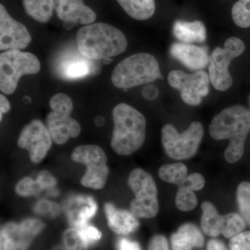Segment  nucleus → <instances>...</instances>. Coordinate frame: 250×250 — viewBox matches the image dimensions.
I'll return each instance as SVG.
<instances>
[{
  "label": "nucleus",
  "instance_id": "f257e3e1",
  "mask_svg": "<svg viewBox=\"0 0 250 250\" xmlns=\"http://www.w3.org/2000/svg\"><path fill=\"white\" fill-rule=\"evenodd\" d=\"M209 132L217 141L229 140L225 158L229 164H234L244 154L245 142L250 132V110L238 105L225 108L212 120Z\"/></svg>",
  "mask_w": 250,
  "mask_h": 250
},
{
  "label": "nucleus",
  "instance_id": "f03ea898",
  "mask_svg": "<svg viewBox=\"0 0 250 250\" xmlns=\"http://www.w3.org/2000/svg\"><path fill=\"white\" fill-rule=\"evenodd\" d=\"M77 42L81 54L92 60L111 58L123 53L127 47L125 34L118 28L103 22L79 29Z\"/></svg>",
  "mask_w": 250,
  "mask_h": 250
},
{
  "label": "nucleus",
  "instance_id": "7ed1b4c3",
  "mask_svg": "<svg viewBox=\"0 0 250 250\" xmlns=\"http://www.w3.org/2000/svg\"><path fill=\"white\" fill-rule=\"evenodd\" d=\"M114 122L111 146L119 155L128 156L142 147L146 139V120L142 113L126 104L113 108Z\"/></svg>",
  "mask_w": 250,
  "mask_h": 250
},
{
  "label": "nucleus",
  "instance_id": "20e7f679",
  "mask_svg": "<svg viewBox=\"0 0 250 250\" xmlns=\"http://www.w3.org/2000/svg\"><path fill=\"white\" fill-rule=\"evenodd\" d=\"M162 80L159 62L154 56L139 53L129 56L117 65L112 73V83L117 88L128 89Z\"/></svg>",
  "mask_w": 250,
  "mask_h": 250
},
{
  "label": "nucleus",
  "instance_id": "39448f33",
  "mask_svg": "<svg viewBox=\"0 0 250 250\" xmlns=\"http://www.w3.org/2000/svg\"><path fill=\"white\" fill-rule=\"evenodd\" d=\"M41 70V62L34 54L19 49H9L0 55V89L11 95L17 88L22 75H34Z\"/></svg>",
  "mask_w": 250,
  "mask_h": 250
},
{
  "label": "nucleus",
  "instance_id": "423d86ee",
  "mask_svg": "<svg viewBox=\"0 0 250 250\" xmlns=\"http://www.w3.org/2000/svg\"><path fill=\"white\" fill-rule=\"evenodd\" d=\"M52 111L47 115V129L52 141L58 145L65 144L70 138H76L81 132L78 122L70 118L73 103L64 93L56 94L49 102Z\"/></svg>",
  "mask_w": 250,
  "mask_h": 250
},
{
  "label": "nucleus",
  "instance_id": "0eeeda50",
  "mask_svg": "<svg viewBox=\"0 0 250 250\" xmlns=\"http://www.w3.org/2000/svg\"><path fill=\"white\" fill-rule=\"evenodd\" d=\"M128 184L135 195L130 204L131 213L141 218H152L159 212L157 188L152 176L142 169L131 171Z\"/></svg>",
  "mask_w": 250,
  "mask_h": 250
},
{
  "label": "nucleus",
  "instance_id": "6e6552de",
  "mask_svg": "<svg viewBox=\"0 0 250 250\" xmlns=\"http://www.w3.org/2000/svg\"><path fill=\"white\" fill-rule=\"evenodd\" d=\"M161 136L167 155L176 160H184L196 154L204 136V128L201 123L193 122L179 134L172 125H166L162 128Z\"/></svg>",
  "mask_w": 250,
  "mask_h": 250
},
{
  "label": "nucleus",
  "instance_id": "1a4fd4ad",
  "mask_svg": "<svg viewBox=\"0 0 250 250\" xmlns=\"http://www.w3.org/2000/svg\"><path fill=\"white\" fill-rule=\"evenodd\" d=\"M74 161L86 166L84 175L81 179L83 187L100 190L107 182L109 170L107 156L101 147L95 145L78 146L71 154Z\"/></svg>",
  "mask_w": 250,
  "mask_h": 250
},
{
  "label": "nucleus",
  "instance_id": "9d476101",
  "mask_svg": "<svg viewBox=\"0 0 250 250\" xmlns=\"http://www.w3.org/2000/svg\"><path fill=\"white\" fill-rule=\"evenodd\" d=\"M246 49L244 42L238 38L231 37L225 42L224 47H216L209 58L208 76L215 89L226 91L233 84L229 66L233 59L239 57Z\"/></svg>",
  "mask_w": 250,
  "mask_h": 250
},
{
  "label": "nucleus",
  "instance_id": "9b49d317",
  "mask_svg": "<svg viewBox=\"0 0 250 250\" xmlns=\"http://www.w3.org/2000/svg\"><path fill=\"white\" fill-rule=\"evenodd\" d=\"M169 84L181 92L184 103L190 106H197L202 98L209 92L210 79L207 72L200 70L187 74L182 70H173L167 76Z\"/></svg>",
  "mask_w": 250,
  "mask_h": 250
},
{
  "label": "nucleus",
  "instance_id": "f8f14e48",
  "mask_svg": "<svg viewBox=\"0 0 250 250\" xmlns=\"http://www.w3.org/2000/svg\"><path fill=\"white\" fill-rule=\"evenodd\" d=\"M52 144L48 129L39 120H34L23 128L18 145L27 149L29 158L34 164H39L47 155Z\"/></svg>",
  "mask_w": 250,
  "mask_h": 250
},
{
  "label": "nucleus",
  "instance_id": "ddd939ff",
  "mask_svg": "<svg viewBox=\"0 0 250 250\" xmlns=\"http://www.w3.org/2000/svg\"><path fill=\"white\" fill-rule=\"evenodd\" d=\"M43 228V223L37 219H27L20 224H6L1 231V249L27 250Z\"/></svg>",
  "mask_w": 250,
  "mask_h": 250
},
{
  "label": "nucleus",
  "instance_id": "4468645a",
  "mask_svg": "<svg viewBox=\"0 0 250 250\" xmlns=\"http://www.w3.org/2000/svg\"><path fill=\"white\" fill-rule=\"evenodd\" d=\"M31 36L27 27L14 19L2 4H0V49L27 48Z\"/></svg>",
  "mask_w": 250,
  "mask_h": 250
},
{
  "label": "nucleus",
  "instance_id": "2eb2a0df",
  "mask_svg": "<svg viewBox=\"0 0 250 250\" xmlns=\"http://www.w3.org/2000/svg\"><path fill=\"white\" fill-rule=\"evenodd\" d=\"M54 10L66 30L78 24H93L97 18L95 11L85 5L83 0H55Z\"/></svg>",
  "mask_w": 250,
  "mask_h": 250
},
{
  "label": "nucleus",
  "instance_id": "dca6fc26",
  "mask_svg": "<svg viewBox=\"0 0 250 250\" xmlns=\"http://www.w3.org/2000/svg\"><path fill=\"white\" fill-rule=\"evenodd\" d=\"M170 54L190 70L200 71L205 68L209 62V57L204 47L188 43L172 44Z\"/></svg>",
  "mask_w": 250,
  "mask_h": 250
},
{
  "label": "nucleus",
  "instance_id": "f3484780",
  "mask_svg": "<svg viewBox=\"0 0 250 250\" xmlns=\"http://www.w3.org/2000/svg\"><path fill=\"white\" fill-rule=\"evenodd\" d=\"M98 210V205L93 197L77 195L68 200L66 214L69 223L75 228L87 225Z\"/></svg>",
  "mask_w": 250,
  "mask_h": 250
},
{
  "label": "nucleus",
  "instance_id": "a211bd4d",
  "mask_svg": "<svg viewBox=\"0 0 250 250\" xmlns=\"http://www.w3.org/2000/svg\"><path fill=\"white\" fill-rule=\"evenodd\" d=\"M104 209L108 227L117 234H129L139 228V221L131 212L118 209L110 203L105 205Z\"/></svg>",
  "mask_w": 250,
  "mask_h": 250
},
{
  "label": "nucleus",
  "instance_id": "6ab92c4d",
  "mask_svg": "<svg viewBox=\"0 0 250 250\" xmlns=\"http://www.w3.org/2000/svg\"><path fill=\"white\" fill-rule=\"evenodd\" d=\"M204 242L205 238L201 231L190 223L182 225L171 237L172 250H192L193 248H202Z\"/></svg>",
  "mask_w": 250,
  "mask_h": 250
},
{
  "label": "nucleus",
  "instance_id": "aec40b11",
  "mask_svg": "<svg viewBox=\"0 0 250 250\" xmlns=\"http://www.w3.org/2000/svg\"><path fill=\"white\" fill-rule=\"evenodd\" d=\"M174 36L184 43L204 42L207 39V31L202 21L194 22L175 21L173 25Z\"/></svg>",
  "mask_w": 250,
  "mask_h": 250
},
{
  "label": "nucleus",
  "instance_id": "412c9836",
  "mask_svg": "<svg viewBox=\"0 0 250 250\" xmlns=\"http://www.w3.org/2000/svg\"><path fill=\"white\" fill-rule=\"evenodd\" d=\"M89 59L75 56L62 61L59 66V71L63 78L68 80L83 78L92 71Z\"/></svg>",
  "mask_w": 250,
  "mask_h": 250
},
{
  "label": "nucleus",
  "instance_id": "4be33fe9",
  "mask_svg": "<svg viewBox=\"0 0 250 250\" xmlns=\"http://www.w3.org/2000/svg\"><path fill=\"white\" fill-rule=\"evenodd\" d=\"M130 17L137 21L152 18L156 9L154 0H117Z\"/></svg>",
  "mask_w": 250,
  "mask_h": 250
},
{
  "label": "nucleus",
  "instance_id": "5701e85b",
  "mask_svg": "<svg viewBox=\"0 0 250 250\" xmlns=\"http://www.w3.org/2000/svg\"><path fill=\"white\" fill-rule=\"evenodd\" d=\"M201 226L207 236L218 237L221 234L223 215H219L218 210L211 202H205L202 205Z\"/></svg>",
  "mask_w": 250,
  "mask_h": 250
},
{
  "label": "nucleus",
  "instance_id": "b1692460",
  "mask_svg": "<svg viewBox=\"0 0 250 250\" xmlns=\"http://www.w3.org/2000/svg\"><path fill=\"white\" fill-rule=\"evenodd\" d=\"M28 16L41 23L48 22L53 15L55 0H22Z\"/></svg>",
  "mask_w": 250,
  "mask_h": 250
},
{
  "label": "nucleus",
  "instance_id": "393cba45",
  "mask_svg": "<svg viewBox=\"0 0 250 250\" xmlns=\"http://www.w3.org/2000/svg\"><path fill=\"white\" fill-rule=\"evenodd\" d=\"M187 166L182 163L167 164L161 166L159 170V176L161 179L167 183L182 185L187 177Z\"/></svg>",
  "mask_w": 250,
  "mask_h": 250
},
{
  "label": "nucleus",
  "instance_id": "a878e982",
  "mask_svg": "<svg viewBox=\"0 0 250 250\" xmlns=\"http://www.w3.org/2000/svg\"><path fill=\"white\" fill-rule=\"evenodd\" d=\"M246 227V221L241 215L236 213H229L223 215L221 234L225 238H231L243 232Z\"/></svg>",
  "mask_w": 250,
  "mask_h": 250
},
{
  "label": "nucleus",
  "instance_id": "bb28decb",
  "mask_svg": "<svg viewBox=\"0 0 250 250\" xmlns=\"http://www.w3.org/2000/svg\"><path fill=\"white\" fill-rule=\"evenodd\" d=\"M233 22L241 28L250 27V0H239L231 10Z\"/></svg>",
  "mask_w": 250,
  "mask_h": 250
},
{
  "label": "nucleus",
  "instance_id": "cd10ccee",
  "mask_svg": "<svg viewBox=\"0 0 250 250\" xmlns=\"http://www.w3.org/2000/svg\"><path fill=\"white\" fill-rule=\"evenodd\" d=\"M175 204L178 209L190 211L196 207L197 199L193 190L185 186H180L176 195Z\"/></svg>",
  "mask_w": 250,
  "mask_h": 250
},
{
  "label": "nucleus",
  "instance_id": "c85d7f7f",
  "mask_svg": "<svg viewBox=\"0 0 250 250\" xmlns=\"http://www.w3.org/2000/svg\"><path fill=\"white\" fill-rule=\"evenodd\" d=\"M237 202L243 219L250 225V182H242L238 186Z\"/></svg>",
  "mask_w": 250,
  "mask_h": 250
},
{
  "label": "nucleus",
  "instance_id": "c756f323",
  "mask_svg": "<svg viewBox=\"0 0 250 250\" xmlns=\"http://www.w3.org/2000/svg\"><path fill=\"white\" fill-rule=\"evenodd\" d=\"M63 243L67 250H87L89 246L76 228L68 229L64 232Z\"/></svg>",
  "mask_w": 250,
  "mask_h": 250
},
{
  "label": "nucleus",
  "instance_id": "7c9ffc66",
  "mask_svg": "<svg viewBox=\"0 0 250 250\" xmlns=\"http://www.w3.org/2000/svg\"><path fill=\"white\" fill-rule=\"evenodd\" d=\"M15 190L20 196L28 197L39 195L43 188L37 180L31 177H24L18 182Z\"/></svg>",
  "mask_w": 250,
  "mask_h": 250
},
{
  "label": "nucleus",
  "instance_id": "2f4dec72",
  "mask_svg": "<svg viewBox=\"0 0 250 250\" xmlns=\"http://www.w3.org/2000/svg\"><path fill=\"white\" fill-rule=\"evenodd\" d=\"M229 250H250V231H243L229 242Z\"/></svg>",
  "mask_w": 250,
  "mask_h": 250
},
{
  "label": "nucleus",
  "instance_id": "473e14b6",
  "mask_svg": "<svg viewBox=\"0 0 250 250\" xmlns=\"http://www.w3.org/2000/svg\"><path fill=\"white\" fill-rule=\"evenodd\" d=\"M34 210L38 214L56 216L59 212V207L57 204L47 200H41L34 207Z\"/></svg>",
  "mask_w": 250,
  "mask_h": 250
},
{
  "label": "nucleus",
  "instance_id": "72a5a7b5",
  "mask_svg": "<svg viewBox=\"0 0 250 250\" xmlns=\"http://www.w3.org/2000/svg\"><path fill=\"white\" fill-rule=\"evenodd\" d=\"M76 229L79 230L81 235L88 245L93 244L101 238L102 233L98 229L90 226L88 224Z\"/></svg>",
  "mask_w": 250,
  "mask_h": 250
},
{
  "label": "nucleus",
  "instance_id": "f704fd0d",
  "mask_svg": "<svg viewBox=\"0 0 250 250\" xmlns=\"http://www.w3.org/2000/svg\"><path fill=\"white\" fill-rule=\"evenodd\" d=\"M205 184L203 176L199 173H192L187 176L185 182L181 186H185L192 190H200L205 187Z\"/></svg>",
  "mask_w": 250,
  "mask_h": 250
},
{
  "label": "nucleus",
  "instance_id": "c9c22d12",
  "mask_svg": "<svg viewBox=\"0 0 250 250\" xmlns=\"http://www.w3.org/2000/svg\"><path fill=\"white\" fill-rule=\"evenodd\" d=\"M36 180L40 183L43 190L52 189L57 184V181L52 177V174L47 171H42L38 176Z\"/></svg>",
  "mask_w": 250,
  "mask_h": 250
},
{
  "label": "nucleus",
  "instance_id": "e433bc0d",
  "mask_svg": "<svg viewBox=\"0 0 250 250\" xmlns=\"http://www.w3.org/2000/svg\"><path fill=\"white\" fill-rule=\"evenodd\" d=\"M148 250H169L167 240L161 235H156L149 242Z\"/></svg>",
  "mask_w": 250,
  "mask_h": 250
},
{
  "label": "nucleus",
  "instance_id": "4c0bfd02",
  "mask_svg": "<svg viewBox=\"0 0 250 250\" xmlns=\"http://www.w3.org/2000/svg\"><path fill=\"white\" fill-rule=\"evenodd\" d=\"M118 250H141L139 243L129 241L125 238H121L117 243Z\"/></svg>",
  "mask_w": 250,
  "mask_h": 250
},
{
  "label": "nucleus",
  "instance_id": "58836bf2",
  "mask_svg": "<svg viewBox=\"0 0 250 250\" xmlns=\"http://www.w3.org/2000/svg\"><path fill=\"white\" fill-rule=\"evenodd\" d=\"M159 91L154 85L148 84L143 88L142 95L146 100H154L159 96Z\"/></svg>",
  "mask_w": 250,
  "mask_h": 250
},
{
  "label": "nucleus",
  "instance_id": "ea45409f",
  "mask_svg": "<svg viewBox=\"0 0 250 250\" xmlns=\"http://www.w3.org/2000/svg\"><path fill=\"white\" fill-rule=\"evenodd\" d=\"M207 250H229L223 242L212 239L208 241Z\"/></svg>",
  "mask_w": 250,
  "mask_h": 250
},
{
  "label": "nucleus",
  "instance_id": "a19ab883",
  "mask_svg": "<svg viewBox=\"0 0 250 250\" xmlns=\"http://www.w3.org/2000/svg\"><path fill=\"white\" fill-rule=\"evenodd\" d=\"M10 110V103L7 99L5 98L2 94L0 95V119L2 121V116L4 113H7Z\"/></svg>",
  "mask_w": 250,
  "mask_h": 250
},
{
  "label": "nucleus",
  "instance_id": "79ce46f5",
  "mask_svg": "<svg viewBox=\"0 0 250 250\" xmlns=\"http://www.w3.org/2000/svg\"><path fill=\"white\" fill-rule=\"evenodd\" d=\"M95 124L98 125V126H103V125L104 124V119L103 117H97V118H95Z\"/></svg>",
  "mask_w": 250,
  "mask_h": 250
},
{
  "label": "nucleus",
  "instance_id": "37998d69",
  "mask_svg": "<svg viewBox=\"0 0 250 250\" xmlns=\"http://www.w3.org/2000/svg\"><path fill=\"white\" fill-rule=\"evenodd\" d=\"M249 99H250L249 100H250V98Z\"/></svg>",
  "mask_w": 250,
  "mask_h": 250
}]
</instances>
